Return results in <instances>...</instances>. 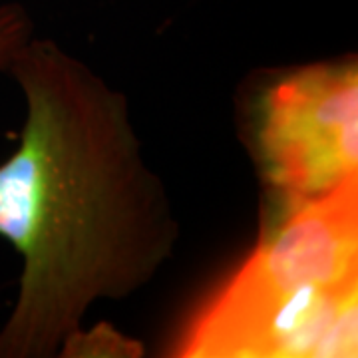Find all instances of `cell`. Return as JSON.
I'll use <instances>...</instances> for the list:
<instances>
[{"instance_id":"cell-3","label":"cell","mask_w":358,"mask_h":358,"mask_svg":"<svg viewBox=\"0 0 358 358\" xmlns=\"http://www.w3.org/2000/svg\"><path fill=\"white\" fill-rule=\"evenodd\" d=\"M241 136L265 201L277 211L358 181V60L268 70L241 102Z\"/></svg>"},{"instance_id":"cell-5","label":"cell","mask_w":358,"mask_h":358,"mask_svg":"<svg viewBox=\"0 0 358 358\" xmlns=\"http://www.w3.org/2000/svg\"><path fill=\"white\" fill-rule=\"evenodd\" d=\"M34 36V24L24 6L0 4V72H8L14 56Z\"/></svg>"},{"instance_id":"cell-1","label":"cell","mask_w":358,"mask_h":358,"mask_svg":"<svg viewBox=\"0 0 358 358\" xmlns=\"http://www.w3.org/2000/svg\"><path fill=\"white\" fill-rule=\"evenodd\" d=\"M24 94L20 143L0 164V237L22 257L0 358H50L94 303L140 293L176 257L179 223L143 159L128 96L54 40L8 68Z\"/></svg>"},{"instance_id":"cell-2","label":"cell","mask_w":358,"mask_h":358,"mask_svg":"<svg viewBox=\"0 0 358 358\" xmlns=\"http://www.w3.org/2000/svg\"><path fill=\"white\" fill-rule=\"evenodd\" d=\"M185 358L358 355V181L261 211L251 255L171 346Z\"/></svg>"},{"instance_id":"cell-4","label":"cell","mask_w":358,"mask_h":358,"mask_svg":"<svg viewBox=\"0 0 358 358\" xmlns=\"http://www.w3.org/2000/svg\"><path fill=\"white\" fill-rule=\"evenodd\" d=\"M60 357H129L143 355V346L129 338L110 324H100L98 329L84 333L78 329L70 334L58 352Z\"/></svg>"}]
</instances>
